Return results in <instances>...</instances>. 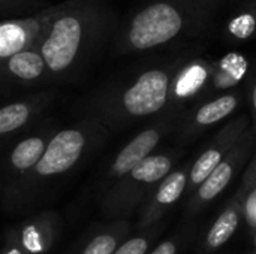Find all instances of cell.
<instances>
[{"instance_id": "1", "label": "cell", "mask_w": 256, "mask_h": 254, "mask_svg": "<svg viewBox=\"0 0 256 254\" xmlns=\"http://www.w3.org/2000/svg\"><path fill=\"white\" fill-rule=\"evenodd\" d=\"M228 0H148L132 16L126 39L134 49H152L210 25Z\"/></svg>"}, {"instance_id": "2", "label": "cell", "mask_w": 256, "mask_h": 254, "mask_svg": "<svg viewBox=\"0 0 256 254\" xmlns=\"http://www.w3.org/2000/svg\"><path fill=\"white\" fill-rule=\"evenodd\" d=\"M81 37L82 27L76 18L64 16L56 21L48 39L42 45L40 55L44 57L45 64L54 72L69 67L76 57Z\"/></svg>"}, {"instance_id": "3", "label": "cell", "mask_w": 256, "mask_h": 254, "mask_svg": "<svg viewBox=\"0 0 256 254\" xmlns=\"http://www.w3.org/2000/svg\"><path fill=\"white\" fill-rule=\"evenodd\" d=\"M170 76L160 69L144 72L132 87L124 91L123 105L132 115H148L166 103Z\"/></svg>"}, {"instance_id": "4", "label": "cell", "mask_w": 256, "mask_h": 254, "mask_svg": "<svg viewBox=\"0 0 256 254\" xmlns=\"http://www.w3.org/2000/svg\"><path fill=\"white\" fill-rule=\"evenodd\" d=\"M86 136L81 130L66 129L58 132L46 145V150L34 166L39 177H54L69 171L81 157Z\"/></svg>"}, {"instance_id": "5", "label": "cell", "mask_w": 256, "mask_h": 254, "mask_svg": "<svg viewBox=\"0 0 256 254\" xmlns=\"http://www.w3.org/2000/svg\"><path fill=\"white\" fill-rule=\"evenodd\" d=\"M54 223L50 217L40 216L26 223L18 232V244L27 254H44L54 241Z\"/></svg>"}, {"instance_id": "6", "label": "cell", "mask_w": 256, "mask_h": 254, "mask_svg": "<svg viewBox=\"0 0 256 254\" xmlns=\"http://www.w3.org/2000/svg\"><path fill=\"white\" fill-rule=\"evenodd\" d=\"M159 142V133L156 130H146L140 133L134 141H130L117 156L112 165L114 175L129 174L136 165H140L146 157H148L150 151Z\"/></svg>"}, {"instance_id": "7", "label": "cell", "mask_w": 256, "mask_h": 254, "mask_svg": "<svg viewBox=\"0 0 256 254\" xmlns=\"http://www.w3.org/2000/svg\"><path fill=\"white\" fill-rule=\"evenodd\" d=\"M46 145L48 144L40 136H32L21 141L10 153L12 166L16 171H27L30 168H34L42 159Z\"/></svg>"}, {"instance_id": "8", "label": "cell", "mask_w": 256, "mask_h": 254, "mask_svg": "<svg viewBox=\"0 0 256 254\" xmlns=\"http://www.w3.org/2000/svg\"><path fill=\"white\" fill-rule=\"evenodd\" d=\"M8 69L20 79H36L45 69V60L33 51H21L8 60Z\"/></svg>"}, {"instance_id": "9", "label": "cell", "mask_w": 256, "mask_h": 254, "mask_svg": "<svg viewBox=\"0 0 256 254\" xmlns=\"http://www.w3.org/2000/svg\"><path fill=\"white\" fill-rule=\"evenodd\" d=\"M33 108L26 102H15L0 108V136L14 133L28 123Z\"/></svg>"}, {"instance_id": "10", "label": "cell", "mask_w": 256, "mask_h": 254, "mask_svg": "<svg viewBox=\"0 0 256 254\" xmlns=\"http://www.w3.org/2000/svg\"><path fill=\"white\" fill-rule=\"evenodd\" d=\"M171 169V162L165 156H148L140 165H136L130 175L136 181L142 183H154L164 178Z\"/></svg>"}, {"instance_id": "11", "label": "cell", "mask_w": 256, "mask_h": 254, "mask_svg": "<svg viewBox=\"0 0 256 254\" xmlns=\"http://www.w3.org/2000/svg\"><path fill=\"white\" fill-rule=\"evenodd\" d=\"M26 42L27 36L21 25L12 22L0 25V58H10L21 52Z\"/></svg>"}, {"instance_id": "12", "label": "cell", "mask_w": 256, "mask_h": 254, "mask_svg": "<svg viewBox=\"0 0 256 254\" xmlns=\"http://www.w3.org/2000/svg\"><path fill=\"white\" fill-rule=\"evenodd\" d=\"M237 226H238V214H237V211L236 210L225 211L218 219V222L213 225L212 231L208 232V237H207L208 246L213 247V249H218V247L224 246L231 238V235L236 232Z\"/></svg>"}, {"instance_id": "13", "label": "cell", "mask_w": 256, "mask_h": 254, "mask_svg": "<svg viewBox=\"0 0 256 254\" xmlns=\"http://www.w3.org/2000/svg\"><path fill=\"white\" fill-rule=\"evenodd\" d=\"M236 105L237 99L234 96H222L204 105L196 114V121L200 124H213L216 121H220L236 109Z\"/></svg>"}, {"instance_id": "14", "label": "cell", "mask_w": 256, "mask_h": 254, "mask_svg": "<svg viewBox=\"0 0 256 254\" xmlns=\"http://www.w3.org/2000/svg\"><path fill=\"white\" fill-rule=\"evenodd\" d=\"M228 31L237 39H248L256 31V4L243 6L228 22Z\"/></svg>"}, {"instance_id": "15", "label": "cell", "mask_w": 256, "mask_h": 254, "mask_svg": "<svg viewBox=\"0 0 256 254\" xmlns=\"http://www.w3.org/2000/svg\"><path fill=\"white\" fill-rule=\"evenodd\" d=\"M232 177V168L230 163H220L210 175L208 178L202 183L200 189V196L204 201H210L216 198L230 183Z\"/></svg>"}, {"instance_id": "16", "label": "cell", "mask_w": 256, "mask_h": 254, "mask_svg": "<svg viewBox=\"0 0 256 254\" xmlns=\"http://www.w3.org/2000/svg\"><path fill=\"white\" fill-rule=\"evenodd\" d=\"M184 186H186V177H184V174L174 172L159 187L158 195H156V201L159 204H162V205H168V204L176 202L182 196V193L184 190Z\"/></svg>"}, {"instance_id": "17", "label": "cell", "mask_w": 256, "mask_h": 254, "mask_svg": "<svg viewBox=\"0 0 256 254\" xmlns=\"http://www.w3.org/2000/svg\"><path fill=\"white\" fill-rule=\"evenodd\" d=\"M207 72L202 66L200 64H194L190 67H188L186 72H183V75L180 76L178 82H177V94L178 96H189L194 94L206 81Z\"/></svg>"}, {"instance_id": "18", "label": "cell", "mask_w": 256, "mask_h": 254, "mask_svg": "<svg viewBox=\"0 0 256 254\" xmlns=\"http://www.w3.org/2000/svg\"><path fill=\"white\" fill-rule=\"evenodd\" d=\"M220 153L219 151H216V150H208V151H206L198 160H196V163L194 165V169H192V174H190V177H192V181L195 183V184H202L207 178H208V175L220 165Z\"/></svg>"}, {"instance_id": "19", "label": "cell", "mask_w": 256, "mask_h": 254, "mask_svg": "<svg viewBox=\"0 0 256 254\" xmlns=\"http://www.w3.org/2000/svg\"><path fill=\"white\" fill-rule=\"evenodd\" d=\"M117 241L112 235L104 234L96 238H93L88 246L84 249L82 254H114Z\"/></svg>"}, {"instance_id": "20", "label": "cell", "mask_w": 256, "mask_h": 254, "mask_svg": "<svg viewBox=\"0 0 256 254\" xmlns=\"http://www.w3.org/2000/svg\"><path fill=\"white\" fill-rule=\"evenodd\" d=\"M147 241L142 238H134L123 244L118 250H116L114 254H144L147 252Z\"/></svg>"}, {"instance_id": "21", "label": "cell", "mask_w": 256, "mask_h": 254, "mask_svg": "<svg viewBox=\"0 0 256 254\" xmlns=\"http://www.w3.org/2000/svg\"><path fill=\"white\" fill-rule=\"evenodd\" d=\"M152 254H176V246L172 243H164Z\"/></svg>"}, {"instance_id": "22", "label": "cell", "mask_w": 256, "mask_h": 254, "mask_svg": "<svg viewBox=\"0 0 256 254\" xmlns=\"http://www.w3.org/2000/svg\"><path fill=\"white\" fill-rule=\"evenodd\" d=\"M2 254H27V253H26V252H24L18 244H15V243H14V244H10V246H9V247H8V249H6V250H4Z\"/></svg>"}, {"instance_id": "23", "label": "cell", "mask_w": 256, "mask_h": 254, "mask_svg": "<svg viewBox=\"0 0 256 254\" xmlns=\"http://www.w3.org/2000/svg\"><path fill=\"white\" fill-rule=\"evenodd\" d=\"M252 99H254V106H255V111H256V84H255V88H254V96H252Z\"/></svg>"}]
</instances>
